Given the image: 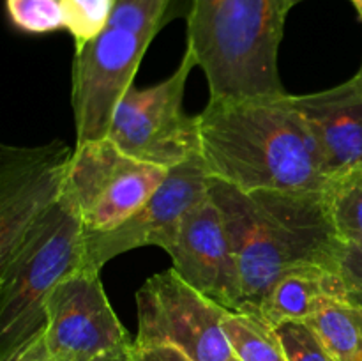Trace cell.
I'll use <instances>...</instances> for the list:
<instances>
[{"label": "cell", "mask_w": 362, "mask_h": 361, "mask_svg": "<svg viewBox=\"0 0 362 361\" xmlns=\"http://www.w3.org/2000/svg\"><path fill=\"white\" fill-rule=\"evenodd\" d=\"M274 328L288 361H338L306 322H283Z\"/></svg>", "instance_id": "19"}, {"label": "cell", "mask_w": 362, "mask_h": 361, "mask_svg": "<svg viewBox=\"0 0 362 361\" xmlns=\"http://www.w3.org/2000/svg\"><path fill=\"white\" fill-rule=\"evenodd\" d=\"M200 119L209 176L240 191H325L327 168L303 113L281 98L211 101Z\"/></svg>", "instance_id": "1"}, {"label": "cell", "mask_w": 362, "mask_h": 361, "mask_svg": "<svg viewBox=\"0 0 362 361\" xmlns=\"http://www.w3.org/2000/svg\"><path fill=\"white\" fill-rule=\"evenodd\" d=\"M2 361H57L55 357L49 354L48 347L45 343V336L37 335L35 338H32L30 342H27L25 345H21L16 353L11 354L9 357Z\"/></svg>", "instance_id": "22"}, {"label": "cell", "mask_w": 362, "mask_h": 361, "mask_svg": "<svg viewBox=\"0 0 362 361\" xmlns=\"http://www.w3.org/2000/svg\"><path fill=\"white\" fill-rule=\"evenodd\" d=\"M225 333L239 361H288L276 328L264 315L228 311Z\"/></svg>", "instance_id": "15"}, {"label": "cell", "mask_w": 362, "mask_h": 361, "mask_svg": "<svg viewBox=\"0 0 362 361\" xmlns=\"http://www.w3.org/2000/svg\"><path fill=\"white\" fill-rule=\"evenodd\" d=\"M131 345H133V343H131ZM131 345L122 347V349L110 350V353H106V354H101V356L95 357L94 361H129Z\"/></svg>", "instance_id": "23"}, {"label": "cell", "mask_w": 362, "mask_h": 361, "mask_svg": "<svg viewBox=\"0 0 362 361\" xmlns=\"http://www.w3.org/2000/svg\"><path fill=\"white\" fill-rule=\"evenodd\" d=\"M324 193L341 243L362 241V165L331 177Z\"/></svg>", "instance_id": "16"}, {"label": "cell", "mask_w": 362, "mask_h": 361, "mask_svg": "<svg viewBox=\"0 0 362 361\" xmlns=\"http://www.w3.org/2000/svg\"><path fill=\"white\" fill-rule=\"evenodd\" d=\"M325 159L329 177L362 165V74L327 91L293 96Z\"/></svg>", "instance_id": "12"}, {"label": "cell", "mask_w": 362, "mask_h": 361, "mask_svg": "<svg viewBox=\"0 0 362 361\" xmlns=\"http://www.w3.org/2000/svg\"><path fill=\"white\" fill-rule=\"evenodd\" d=\"M74 50L94 41L110 23L115 0H60Z\"/></svg>", "instance_id": "17"}, {"label": "cell", "mask_w": 362, "mask_h": 361, "mask_svg": "<svg viewBox=\"0 0 362 361\" xmlns=\"http://www.w3.org/2000/svg\"><path fill=\"white\" fill-rule=\"evenodd\" d=\"M359 73H361V74H362V66H361V69H359Z\"/></svg>", "instance_id": "26"}, {"label": "cell", "mask_w": 362, "mask_h": 361, "mask_svg": "<svg viewBox=\"0 0 362 361\" xmlns=\"http://www.w3.org/2000/svg\"><path fill=\"white\" fill-rule=\"evenodd\" d=\"M87 232L73 202L59 204L28 234L0 268V350L2 360L41 335L52 290L85 264ZM0 360V361H2Z\"/></svg>", "instance_id": "4"}, {"label": "cell", "mask_w": 362, "mask_h": 361, "mask_svg": "<svg viewBox=\"0 0 362 361\" xmlns=\"http://www.w3.org/2000/svg\"><path fill=\"white\" fill-rule=\"evenodd\" d=\"M239 264L240 310L262 315L274 283L299 265L336 268L341 239L324 191H240L211 177Z\"/></svg>", "instance_id": "2"}, {"label": "cell", "mask_w": 362, "mask_h": 361, "mask_svg": "<svg viewBox=\"0 0 362 361\" xmlns=\"http://www.w3.org/2000/svg\"><path fill=\"white\" fill-rule=\"evenodd\" d=\"M101 269L83 265L62 280L45 304V343L57 361H94L133 343L110 304Z\"/></svg>", "instance_id": "9"}, {"label": "cell", "mask_w": 362, "mask_h": 361, "mask_svg": "<svg viewBox=\"0 0 362 361\" xmlns=\"http://www.w3.org/2000/svg\"><path fill=\"white\" fill-rule=\"evenodd\" d=\"M11 25L23 34L42 35L66 30L60 0H6Z\"/></svg>", "instance_id": "18"}, {"label": "cell", "mask_w": 362, "mask_h": 361, "mask_svg": "<svg viewBox=\"0 0 362 361\" xmlns=\"http://www.w3.org/2000/svg\"><path fill=\"white\" fill-rule=\"evenodd\" d=\"M228 311L170 268L138 289L134 343L177 347L193 361H239L225 333Z\"/></svg>", "instance_id": "7"}, {"label": "cell", "mask_w": 362, "mask_h": 361, "mask_svg": "<svg viewBox=\"0 0 362 361\" xmlns=\"http://www.w3.org/2000/svg\"><path fill=\"white\" fill-rule=\"evenodd\" d=\"M300 2H304V0H278L279 7H281L283 13H285L286 16H288L290 9H292V7H296L297 4H300Z\"/></svg>", "instance_id": "24"}, {"label": "cell", "mask_w": 362, "mask_h": 361, "mask_svg": "<svg viewBox=\"0 0 362 361\" xmlns=\"http://www.w3.org/2000/svg\"><path fill=\"white\" fill-rule=\"evenodd\" d=\"M187 46L211 101L281 98L278 73L286 14L278 0H189Z\"/></svg>", "instance_id": "3"}, {"label": "cell", "mask_w": 362, "mask_h": 361, "mask_svg": "<svg viewBox=\"0 0 362 361\" xmlns=\"http://www.w3.org/2000/svg\"><path fill=\"white\" fill-rule=\"evenodd\" d=\"M332 301H346L338 269L322 264L299 265L274 283L265 297L262 315L272 326L306 322Z\"/></svg>", "instance_id": "13"}, {"label": "cell", "mask_w": 362, "mask_h": 361, "mask_svg": "<svg viewBox=\"0 0 362 361\" xmlns=\"http://www.w3.org/2000/svg\"><path fill=\"white\" fill-rule=\"evenodd\" d=\"M354 6V9H356L357 16H359V20L362 21V0H350Z\"/></svg>", "instance_id": "25"}, {"label": "cell", "mask_w": 362, "mask_h": 361, "mask_svg": "<svg viewBox=\"0 0 362 361\" xmlns=\"http://www.w3.org/2000/svg\"><path fill=\"white\" fill-rule=\"evenodd\" d=\"M306 324L338 361H362V306L332 301Z\"/></svg>", "instance_id": "14"}, {"label": "cell", "mask_w": 362, "mask_h": 361, "mask_svg": "<svg viewBox=\"0 0 362 361\" xmlns=\"http://www.w3.org/2000/svg\"><path fill=\"white\" fill-rule=\"evenodd\" d=\"M209 176L202 156L170 168L151 198L117 229L87 234L85 264L101 269L112 258L141 246L166 250L191 209L209 197Z\"/></svg>", "instance_id": "10"}, {"label": "cell", "mask_w": 362, "mask_h": 361, "mask_svg": "<svg viewBox=\"0 0 362 361\" xmlns=\"http://www.w3.org/2000/svg\"><path fill=\"white\" fill-rule=\"evenodd\" d=\"M336 269L345 287L346 301L362 306V241L341 244Z\"/></svg>", "instance_id": "20"}, {"label": "cell", "mask_w": 362, "mask_h": 361, "mask_svg": "<svg viewBox=\"0 0 362 361\" xmlns=\"http://www.w3.org/2000/svg\"><path fill=\"white\" fill-rule=\"evenodd\" d=\"M71 154L62 140L0 147V268L60 202Z\"/></svg>", "instance_id": "8"}, {"label": "cell", "mask_w": 362, "mask_h": 361, "mask_svg": "<svg viewBox=\"0 0 362 361\" xmlns=\"http://www.w3.org/2000/svg\"><path fill=\"white\" fill-rule=\"evenodd\" d=\"M165 251L172 258V269L191 287L226 310H240L243 283L235 250L211 193L187 212Z\"/></svg>", "instance_id": "11"}, {"label": "cell", "mask_w": 362, "mask_h": 361, "mask_svg": "<svg viewBox=\"0 0 362 361\" xmlns=\"http://www.w3.org/2000/svg\"><path fill=\"white\" fill-rule=\"evenodd\" d=\"M170 170L126 154L110 137L76 144L64 193L87 234L108 232L129 219L166 179Z\"/></svg>", "instance_id": "6"}, {"label": "cell", "mask_w": 362, "mask_h": 361, "mask_svg": "<svg viewBox=\"0 0 362 361\" xmlns=\"http://www.w3.org/2000/svg\"><path fill=\"white\" fill-rule=\"evenodd\" d=\"M129 361H193L187 354L172 345H140L134 343L129 349Z\"/></svg>", "instance_id": "21"}, {"label": "cell", "mask_w": 362, "mask_h": 361, "mask_svg": "<svg viewBox=\"0 0 362 361\" xmlns=\"http://www.w3.org/2000/svg\"><path fill=\"white\" fill-rule=\"evenodd\" d=\"M193 67L186 48L179 67L147 88L129 87L113 112L108 137L126 154L173 168L200 156V119L184 112V92Z\"/></svg>", "instance_id": "5"}]
</instances>
